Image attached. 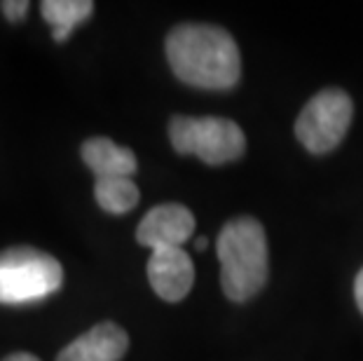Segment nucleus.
I'll return each mask as SVG.
<instances>
[{"label": "nucleus", "mask_w": 363, "mask_h": 361, "mask_svg": "<svg viewBox=\"0 0 363 361\" xmlns=\"http://www.w3.org/2000/svg\"><path fill=\"white\" fill-rule=\"evenodd\" d=\"M167 59L181 82L199 89H233L242 75L235 38L213 24H179L167 35Z\"/></svg>", "instance_id": "nucleus-1"}, {"label": "nucleus", "mask_w": 363, "mask_h": 361, "mask_svg": "<svg viewBox=\"0 0 363 361\" xmlns=\"http://www.w3.org/2000/svg\"><path fill=\"white\" fill-rule=\"evenodd\" d=\"M220 260V284L230 301L244 303L267 282V240L262 226L251 216L225 223L216 242Z\"/></svg>", "instance_id": "nucleus-2"}, {"label": "nucleus", "mask_w": 363, "mask_h": 361, "mask_svg": "<svg viewBox=\"0 0 363 361\" xmlns=\"http://www.w3.org/2000/svg\"><path fill=\"white\" fill-rule=\"evenodd\" d=\"M64 287V267L48 251L12 247L0 251V303L28 305Z\"/></svg>", "instance_id": "nucleus-3"}, {"label": "nucleus", "mask_w": 363, "mask_h": 361, "mask_svg": "<svg viewBox=\"0 0 363 361\" xmlns=\"http://www.w3.org/2000/svg\"><path fill=\"white\" fill-rule=\"evenodd\" d=\"M169 139L176 152L195 155L204 165H228L244 155L246 136L237 122L225 118H185L169 122Z\"/></svg>", "instance_id": "nucleus-4"}, {"label": "nucleus", "mask_w": 363, "mask_h": 361, "mask_svg": "<svg viewBox=\"0 0 363 361\" xmlns=\"http://www.w3.org/2000/svg\"><path fill=\"white\" fill-rule=\"evenodd\" d=\"M354 115V104L347 91L328 87L305 104L296 120V136L314 155L337 148L345 139Z\"/></svg>", "instance_id": "nucleus-5"}, {"label": "nucleus", "mask_w": 363, "mask_h": 361, "mask_svg": "<svg viewBox=\"0 0 363 361\" xmlns=\"http://www.w3.org/2000/svg\"><path fill=\"white\" fill-rule=\"evenodd\" d=\"M195 235V216L188 206L167 202L150 209L136 228V242L152 251L181 247Z\"/></svg>", "instance_id": "nucleus-6"}, {"label": "nucleus", "mask_w": 363, "mask_h": 361, "mask_svg": "<svg viewBox=\"0 0 363 361\" xmlns=\"http://www.w3.org/2000/svg\"><path fill=\"white\" fill-rule=\"evenodd\" d=\"M148 282L167 303H179L195 284V265L181 247L157 249L148 260Z\"/></svg>", "instance_id": "nucleus-7"}, {"label": "nucleus", "mask_w": 363, "mask_h": 361, "mask_svg": "<svg viewBox=\"0 0 363 361\" xmlns=\"http://www.w3.org/2000/svg\"><path fill=\"white\" fill-rule=\"evenodd\" d=\"M129 335L125 328L104 321V324L91 326L87 333L75 338L59 352L57 361H120L127 355Z\"/></svg>", "instance_id": "nucleus-8"}, {"label": "nucleus", "mask_w": 363, "mask_h": 361, "mask_svg": "<svg viewBox=\"0 0 363 361\" xmlns=\"http://www.w3.org/2000/svg\"><path fill=\"white\" fill-rule=\"evenodd\" d=\"M80 155L96 179H131L138 169L134 152L106 136H94L84 141Z\"/></svg>", "instance_id": "nucleus-9"}, {"label": "nucleus", "mask_w": 363, "mask_h": 361, "mask_svg": "<svg viewBox=\"0 0 363 361\" xmlns=\"http://www.w3.org/2000/svg\"><path fill=\"white\" fill-rule=\"evenodd\" d=\"M43 19L52 26V38L57 43H66L75 26L87 21L94 12L91 0H45L40 5Z\"/></svg>", "instance_id": "nucleus-10"}, {"label": "nucleus", "mask_w": 363, "mask_h": 361, "mask_svg": "<svg viewBox=\"0 0 363 361\" xmlns=\"http://www.w3.org/2000/svg\"><path fill=\"white\" fill-rule=\"evenodd\" d=\"M94 197L104 211L122 216L138 204L141 193H138L136 183L131 179H96Z\"/></svg>", "instance_id": "nucleus-11"}, {"label": "nucleus", "mask_w": 363, "mask_h": 361, "mask_svg": "<svg viewBox=\"0 0 363 361\" xmlns=\"http://www.w3.org/2000/svg\"><path fill=\"white\" fill-rule=\"evenodd\" d=\"M0 10H3L5 19L17 24V21H21L28 14V3L26 0H5V3L0 5Z\"/></svg>", "instance_id": "nucleus-12"}, {"label": "nucleus", "mask_w": 363, "mask_h": 361, "mask_svg": "<svg viewBox=\"0 0 363 361\" xmlns=\"http://www.w3.org/2000/svg\"><path fill=\"white\" fill-rule=\"evenodd\" d=\"M354 296H357L359 310L363 312V267H361V272L357 274V282H354Z\"/></svg>", "instance_id": "nucleus-13"}, {"label": "nucleus", "mask_w": 363, "mask_h": 361, "mask_svg": "<svg viewBox=\"0 0 363 361\" xmlns=\"http://www.w3.org/2000/svg\"><path fill=\"white\" fill-rule=\"evenodd\" d=\"M3 361H40V359L33 357V355H28V352H14V355L5 357Z\"/></svg>", "instance_id": "nucleus-14"}, {"label": "nucleus", "mask_w": 363, "mask_h": 361, "mask_svg": "<svg viewBox=\"0 0 363 361\" xmlns=\"http://www.w3.org/2000/svg\"><path fill=\"white\" fill-rule=\"evenodd\" d=\"M195 247H197V251H204V249L208 247V240H206V237H197Z\"/></svg>", "instance_id": "nucleus-15"}]
</instances>
